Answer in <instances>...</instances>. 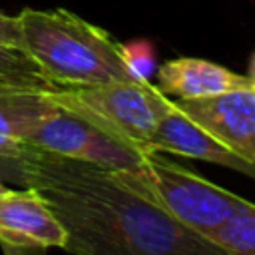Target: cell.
<instances>
[{
	"mask_svg": "<svg viewBox=\"0 0 255 255\" xmlns=\"http://www.w3.org/2000/svg\"><path fill=\"white\" fill-rule=\"evenodd\" d=\"M4 189H8V185H6V183H4V181H0V193H2V191H4Z\"/></svg>",
	"mask_w": 255,
	"mask_h": 255,
	"instance_id": "obj_19",
	"label": "cell"
},
{
	"mask_svg": "<svg viewBox=\"0 0 255 255\" xmlns=\"http://www.w3.org/2000/svg\"><path fill=\"white\" fill-rule=\"evenodd\" d=\"M0 88L56 90V86L24 52L8 48H0Z\"/></svg>",
	"mask_w": 255,
	"mask_h": 255,
	"instance_id": "obj_11",
	"label": "cell"
},
{
	"mask_svg": "<svg viewBox=\"0 0 255 255\" xmlns=\"http://www.w3.org/2000/svg\"><path fill=\"white\" fill-rule=\"evenodd\" d=\"M26 143L50 153L92 161L112 169H131L145 155L104 133L102 129L76 116L74 112L64 110L56 102L54 108L32 126L26 135Z\"/></svg>",
	"mask_w": 255,
	"mask_h": 255,
	"instance_id": "obj_5",
	"label": "cell"
},
{
	"mask_svg": "<svg viewBox=\"0 0 255 255\" xmlns=\"http://www.w3.org/2000/svg\"><path fill=\"white\" fill-rule=\"evenodd\" d=\"M24 187L36 189L74 255H225L126 185L116 169L28 145Z\"/></svg>",
	"mask_w": 255,
	"mask_h": 255,
	"instance_id": "obj_1",
	"label": "cell"
},
{
	"mask_svg": "<svg viewBox=\"0 0 255 255\" xmlns=\"http://www.w3.org/2000/svg\"><path fill=\"white\" fill-rule=\"evenodd\" d=\"M211 241L225 255H255V203H249L221 225L211 235Z\"/></svg>",
	"mask_w": 255,
	"mask_h": 255,
	"instance_id": "obj_12",
	"label": "cell"
},
{
	"mask_svg": "<svg viewBox=\"0 0 255 255\" xmlns=\"http://www.w3.org/2000/svg\"><path fill=\"white\" fill-rule=\"evenodd\" d=\"M16 18L22 32V52L56 88L149 82L131 74L120 42L70 10L24 8Z\"/></svg>",
	"mask_w": 255,
	"mask_h": 255,
	"instance_id": "obj_2",
	"label": "cell"
},
{
	"mask_svg": "<svg viewBox=\"0 0 255 255\" xmlns=\"http://www.w3.org/2000/svg\"><path fill=\"white\" fill-rule=\"evenodd\" d=\"M50 90L0 88V133L26 141L32 126L54 108Z\"/></svg>",
	"mask_w": 255,
	"mask_h": 255,
	"instance_id": "obj_10",
	"label": "cell"
},
{
	"mask_svg": "<svg viewBox=\"0 0 255 255\" xmlns=\"http://www.w3.org/2000/svg\"><path fill=\"white\" fill-rule=\"evenodd\" d=\"M124 60L131 74L139 80H147L149 72L153 70V50L147 42H131V44H122Z\"/></svg>",
	"mask_w": 255,
	"mask_h": 255,
	"instance_id": "obj_13",
	"label": "cell"
},
{
	"mask_svg": "<svg viewBox=\"0 0 255 255\" xmlns=\"http://www.w3.org/2000/svg\"><path fill=\"white\" fill-rule=\"evenodd\" d=\"M30 143L26 141H20L16 137H10V135H4L0 133V155H6V157H22L26 153Z\"/></svg>",
	"mask_w": 255,
	"mask_h": 255,
	"instance_id": "obj_16",
	"label": "cell"
},
{
	"mask_svg": "<svg viewBox=\"0 0 255 255\" xmlns=\"http://www.w3.org/2000/svg\"><path fill=\"white\" fill-rule=\"evenodd\" d=\"M247 78H249V88H253V90H255V56H253V60H251V66H249V74H247Z\"/></svg>",
	"mask_w": 255,
	"mask_h": 255,
	"instance_id": "obj_18",
	"label": "cell"
},
{
	"mask_svg": "<svg viewBox=\"0 0 255 255\" xmlns=\"http://www.w3.org/2000/svg\"><path fill=\"white\" fill-rule=\"evenodd\" d=\"M249 78L201 58L167 60L157 70V88L175 100H199L247 88Z\"/></svg>",
	"mask_w": 255,
	"mask_h": 255,
	"instance_id": "obj_9",
	"label": "cell"
},
{
	"mask_svg": "<svg viewBox=\"0 0 255 255\" xmlns=\"http://www.w3.org/2000/svg\"><path fill=\"white\" fill-rule=\"evenodd\" d=\"M203 131L255 165V90L239 88L199 100H173Z\"/></svg>",
	"mask_w": 255,
	"mask_h": 255,
	"instance_id": "obj_6",
	"label": "cell"
},
{
	"mask_svg": "<svg viewBox=\"0 0 255 255\" xmlns=\"http://www.w3.org/2000/svg\"><path fill=\"white\" fill-rule=\"evenodd\" d=\"M0 48L22 52V32L16 16L0 12Z\"/></svg>",
	"mask_w": 255,
	"mask_h": 255,
	"instance_id": "obj_14",
	"label": "cell"
},
{
	"mask_svg": "<svg viewBox=\"0 0 255 255\" xmlns=\"http://www.w3.org/2000/svg\"><path fill=\"white\" fill-rule=\"evenodd\" d=\"M4 255H44L42 247H24V245H10V243H0Z\"/></svg>",
	"mask_w": 255,
	"mask_h": 255,
	"instance_id": "obj_17",
	"label": "cell"
},
{
	"mask_svg": "<svg viewBox=\"0 0 255 255\" xmlns=\"http://www.w3.org/2000/svg\"><path fill=\"white\" fill-rule=\"evenodd\" d=\"M151 153H175L183 157L203 159L209 163H217L221 167H229L235 171L245 173L247 177L255 179V165L233 153L225 147L219 139L203 131L195 122H191L173 102L171 110L159 120L151 141Z\"/></svg>",
	"mask_w": 255,
	"mask_h": 255,
	"instance_id": "obj_8",
	"label": "cell"
},
{
	"mask_svg": "<svg viewBox=\"0 0 255 255\" xmlns=\"http://www.w3.org/2000/svg\"><path fill=\"white\" fill-rule=\"evenodd\" d=\"M48 96L104 133L141 151H149L159 120L171 110L169 100L151 82H110L98 86L56 88Z\"/></svg>",
	"mask_w": 255,
	"mask_h": 255,
	"instance_id": "obj_4",
	"label": "cell"
},
{
	"mask_svg": "<svg viewBox=\"0 0 255 255\" xmlns=\"http://www.w3.org/2000/svg\"><path fill=\"white\" fill-rule=\"evenodd\" d=\"M0 181L14 183L24 187V173H22V159L20 157H6L0 155Z\"/></svg>",
	"mask_w": 255,
	"mask_h": 255,
	"instance_id": "obj_15",
	"label": "cell"
},
{
	"mask_svg": "<svg viewBox=\"0 0 255 255\" xmlns=\"http://www.w3.org/2000/svg\"><path fill=\"white\" fill-rule=\"evenodd\" d=\"M0 243L64 249L66 231L36 189L8 187L0 193Z\"/></svg>",
	"mask_w": 255,
	"mask_h": 255,
	"instance_id": "obj_7",
	"label": "cell"
},
{
	"mask_svg": "<svg viewBox=\"0 0 255 255\" xmlns=\"http://www.w3.org/2000/svg\"><path fill=\"white\" fill-rule=\"evenodd\" d=\"M118 177L185 229L211 241V235L251 201L163 159L145 153L131 169H116Z\"/></svg>",
	"mask_w": 255,
	"mask_h": 255,
	"instance_id": "obj_3",
	"label": "cell"
}]
</instances>
